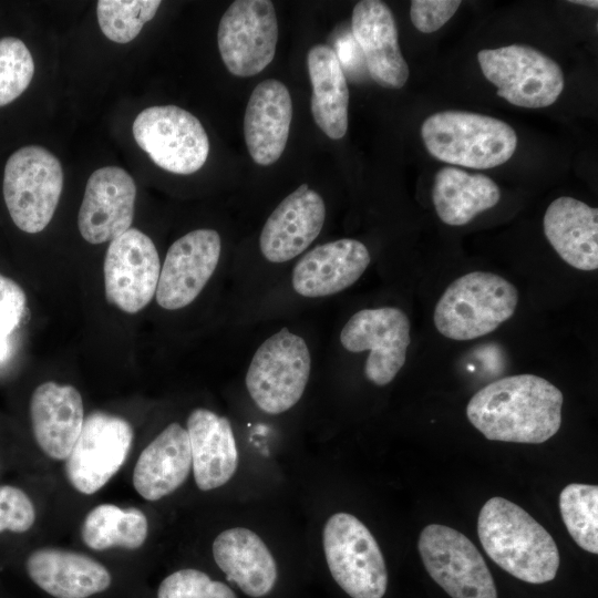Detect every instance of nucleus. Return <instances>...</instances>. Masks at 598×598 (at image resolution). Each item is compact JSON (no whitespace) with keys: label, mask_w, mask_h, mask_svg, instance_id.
<instances>
[{"label":"nucleus","mask_w":598,"mask_h":598,"mask_svg":"<svg viewBox=\"0 0 598 598\" xmlns=\"http://www.w3.org/2000/svg\"><path fill=\"white\" fill-rule=\"evenodd\" d=\"M561 391L534 374L498 379L468 401L466 415L487 440L540 444L561 424Z\"/></svg>","instance_id":"1"},{"label":"nucleus","mask_w":598,"mask_h":598,"mask_svg":"<svg viewBox=\"0 0 598 598\" xmlns=\"http://www.w3.org/2000/svg\"><path fill=\"white\" fill-rule=\"evenodd\" d=\"M477 535L488 557L515 578L529 584L553 580L559 567L550 534L517 504L489 498L477 518Z\"/></svg>","instance_id":"2"},{"label":"nucleus","mask_w":598,"mask_h":598,"mask_svg":"<svg viewBox=\"0 0 598 598\" xmlns=\"http://www.w3.org/2000/svg\"><path fill=\"white\" fill-rule=\"evenodd\" d=\"M421 136L427 152L454 165L487 169L507 162L517 136L502 120L464 111H442L424 120Z\"/></svg>","instance_id":"3"},{"label":"nucleus","mask_w":598,"mask_h":598,"mask_svg":"<svg viewBox=\"0 0 598 598\" xmlns=\"http://www.w3.org/2000/svg\"><path fill=\"white\" fill-rule=\"evenodd\" d=\"M516 287L486 271L468 272L450 283L437 301L433 321L437 331L453 340H473L495 331L514 316Z\"/></svg>","instance_id":"4"},{"label":"nucleus","mask_w":598,"mask_h":598,"mask_svg":"<svg viewBox=\"0 0 598 598\" xmlns=\"http://www.w3.org/2000/svg\"><path fill=\"white\" fill-rule=\"evenodd\" d=\"M62 188L61 163L47 148L23 146L8 158L3 197L13 223L22 231L37 234L49 225Z\"/></svg>","instance_id":"5"},{"label":"nucleus","mask_w":598,"mask_h":598,"mask_svg":"<svg viewBox=\"0 0 598 598\" xmlns=\"http://www.w3.org/2000/svg\"><path fill=\"white\" fill-rule=\"evenodd\" d=\"M310 369L305 339L285 327L256 350L246 373V388L260 410L280 414L301 399Z\"/></svg>","instance_id":"6"},{"label":"nucleus","mask_w":598,"mask_h":598,"mask_svg":"<svg viewBox=\"0 0 598 598\" xmlns=\"http://www.w3.org/2000/svg\"><path fill=\"white\" fill-rule=\"evenodd\" d=\"M323 550L332 578L351 598H382L388 570L381 549L355 516L336 513L324 524Z\"/></svg>","instance_id":"7"},{"label":"nucleus","mask_w":598,"mask_h":598,"mask_svg":"<svg viewBox=\"0 0 598 598\" xmlns=\"http://www.w3.org/2000/svg\"><path fill=\"white\" fill-rule=\"evenodd\" d=\"M477 60L484 76L497 87V95L513 105L546 107L564 90L560 66L535 48L512 44L484 49L477 53Z\"/></svg>","instance_id":"8"},{"label":"nucleus","mask_w":598,"mask_h":598,"mask_svg":"<svg viewBox=\"0 0 598 598\" xmlns=\"http://www.w3.org/2000/svg\"><path fill=\"white\" fill-rule=\"evenodd\" d=\"M133 135L157 166L174 174L197 172L209 154L208 136L199 120L176 105L143 110L134 120Z\"/></svg>","instance_id":"9"},{"label":"nucleus","mask_w":598,"mask_h":598,"mask_svg":"<svg viewBox=\"0 0 598 598\" xmlns=\"http://www.w3.org/2000/svg\"><path fill=\"white\" fill-rule=\"evenodd\" d=\"M417 548L427 574L452 598H497L485 559L461 532L430 524L421 532Z\"/></svg>","instance_id":"10"},{"label":"nucleus","mask_w":598,"mask_h":598,"mask_svg":"<svg viewBox=\"0 0 598 598\" xmlns=\"http://www.w3.org/2000/svg\"><path fill=\"white\" fill-rule=\"evenodd\" d=\"M278 33L271 1H234L217 31L219 53L227 70L240 78L260 73L274 60Z\"/></svg>","instance_id":"11"},{"label":"nucleus","mask_w":598,"mask_h":598,"mask_svg":"<svg viewBox=\"0 0 598 598\" xmlns=\"http://www.w3.org/2000/svg\"><path fill=\"white\" fill-rule=\"evenodd\" d=\"M133 442V429L123 417L92 412L65 458V473L72 486L82 494L102 488L120 470Z\"/></svg>","instance_id":"12"},{"label":"nucleus","mask_w":598,"mask_h":598,"mask_svg":"<svg viewBox=\"0 0 598 598\" xmlns=\"http://www.w3.org/2000/svg\"><path fill=\"white\" fill-rule=\"evenodd\" d=\"M350 352L369 350L364 373L375 385L389 384L402 369L410 346V320L399 308L362 309L347 321L340 333Z\"/></svg>","instance_id":"13"},{"label":"nucleus","mask_w":598,"mask_h":598,"mask_svg":"<svg viewBox=\"0 0 598 598\" xmlns=\"http://www.w3.org/2000/svg\"><path fill=\"white\" fill-rule=\"evenodd\" d=\"M103 272L106 300L127 313L141 311L155 296L161 274L153 240L130 228L110 241Z\"/></svg>","instance_id":"14"},{"label":"nucleus","mask_w":598,"mask_h":598,"mask_svg":"<svg viewBox=\"0 0 598 598\" xmlns=\"http://www.w3.org/2000/svg\"><path fill=\"white\" fill-rule=\"evenodd\" d=\"M220 250V236L209 228L195 229L174 241L161 268L157 303L166 310L192 303L213 276Z\"/></svg>","instance_id":"15"},{"label":"nucleus","mask_w":598,"mask_h":598,"mask_svg":"<svg viewBox=\"0 0 598 598\" xmlns=\"http://www.w3.org/2000/svg\"><path fill=\"white\" fill-rule=\"evenodd\" d=\"M135 199V182L123 168L105 166L93 172L78 215L81 236L97 245L124 234L133 221Z\"/></svg>","instance_id":"16"},{"label":"nucleus","mask_w":598,"mask_h":598,"mask_svg":"<svg viewBox=\"0 0 598 598\" xmlns=\"http://www.w3.org/2000/svg\"><path fill=\"white\" fill-rule=\"evenodd\" d=\"M326 220L322 197L302 184L275 208L259 237L262 256L270 262H286L303 252L318 237Z\"/></svg>","instance_id":"17"},{"label":"nucleus","mask_w":598,"mask_h":598,"mask_svg":"<svg viewBox=\"0 0 598 598\" xmlns=\"http://www.w3.org/2000/svg\"><path fill=\"white\" fill-rule=\"evenodd\" d=\"M351 28L370 76L383 87H403L409 79V66L400 50L390 8L379 0L359 1L352 11Z\"/></svg>","instance_id":"18"},{"label":"nucleus","mask_w":598,"mask_h":598,"mask_svg":"<svg viewBox=\"0 0 598 598\" xmlns=\"http://www.w3.org/2000/svg\"><path fill=\"white\" fill-rule=\"evenodd\" d=\"M370 261L364 244L352 238L319 245L295 265L292 288L307 298L338 293L359 280Z\"/></svg>","instance_id":"19"},{"label":"nucleus","mask_w":598,"mask_h":598,"mask_svg":"<svg viewBox=\"0 0 598 598\" xmlns=\"http://www.w3.org/2000/svg\"><path fill=\"white\" fill-rule=\"evenodd\" d=\"M30 417L41 450L53 460H65L83 426L82 396L72 385L44 382L32 393Z\"/></svg>","instance_id":"20"},{"label":"nucleus","mask_w":598,"mask_h":598,"mask_svg":"<svg viewBox=\"0 0 598 598\" xmlns=\"http://www.w3.org/2000/svg\"><path fill=\"white\" fill-rule=\"evenodd\" d=\"M292 118L287 86L275 79L260 82L250 94L244 117V136L255 163L274 164L285 151Z\"/></svg>","instance_id":"21"},{"label":"nucleus","mask_w":598,"mask_h":598,"mask_svg":"<svg viewBox=\"0 0 598 598\" xmlns=\"http://www.w3.org/2000/svg\"><path fill=\"white\" fill-rule=\"evenodd\" d=\"M186 431L197 487L210 491L226 484L238 465V450L229 420L198 408L189 414Z\"/></svg>","instance_id":"22"},{"label":"nucleus","mask_w":598,"mask_h":598,"mask_svg":"<svg viewBox=\"0 0 598 598\" xmlns=\"http://www.w3.org/2000/svg\"><path fill=\"white\" fill-rule=\"evenodd\" d=\"M29 577L55 598H87L106 590L110 571L87 555L56 549L34 550L27 559Z\"/></svg>","instance_id":"23"},{"label":"nucleus","mask_w":598,"mask_h":598,"mask_svg":"<svg viewBox=\"0 0 598 598\" xmlns=\"http://www.w3.org/2000/svg\"><path fill=\"white\" fill-rule=\"evenodd\" d=\"M543 226L547 240L565 262L582 271L597 270V208L563 196L549 204Z\"/></svg>","instance_id":"24"},{"label":"nucleus","mask_w":598,"mask_h":598,"mask_svg":"<svg viewBox=\"0 0 598 598\" xmlns=\"http://www.w3.org/2000/svg\"><path fill=\"white\" fill-rule=\"evenodd\" d=\"M215 563L227 579L249 597L268 595L277 580V565L269 548L252 530L234 527L221 532L213 543Z\"/></svg>","instance_id":"25"},{"label":"nucleus","mask_w":598,"mask_h":598,"mask_svg":"<svg viewBox=\"0 0 598 598\" xmlns=\"http://www.w3.org/2000/svg\"><path fill=\"white\" fill-rule=\"evenodd\" d=\"M190 468L188 433L178 423H171L141 453L133 485L145 499L157 501L177 489Z\"/></svg>","instance_id":"26"},{"label":"nucleus","mask_w":598,"mask_h":598,"mask_svg":"<svg viewBox=\"0 0 598 598\" xmlns=\"http://www.w3.org/2000/svg\"><path fill=\"white\" fill-rule=\"evenodd\" d=\"M311 82V114L318 127L331 140L348 130L349 89L336 51L327 44L313 45L307 55Z\"/></svg>","instance_id":"27"},{"label":"nucleus","mask_w":598,"mask_h":598,"mask_svg":"<svg viewBox=\"0 0 598 598\" xmlns=\"http://www.w3.org/2000/svg\"><path fill=\"white\" fill-rule=\"evenodd\" d=\"M501 198L496 183L484 174H470L454 166L442 167L434 177L432 200L439 218L463 226L494 207Z\"/></svg>","instance_id":"28"},{"label":"nucleus","mask_w":598,"mask_h":598,"mask_svg":"<svg viewBox=\"0 0 598 598\" xmlns=\"http://www.w3.org/2000/svg\"><path fill=\"white\" fill-rule=\"evenodd\" d=\"M147 529V518L141 509L101 504L86 515L82 538L84 544L94 550L115 546L136 549L144 544Z\"/></svg>","instance_id":"29"},{"label":"nucleus","mask_w":598,"mask_h":598,"mask_svg":"<svg viewBox=\"0 0 598 598\" xmlns=\"http://www.w3.org/2000/svg\"><path fill=\"white\" fill-rule=\"evenodd\" d=\"M564 524L576 544L591 554L598 553V487L573 483L559 495Z\"/></svg>","instance_id":"30"},{"label":"nucleus","mask_w":598,"mask_h":598,"mask_svg":"<svg viewBox=\"0 0 598 598\" xmlns=\"http://www.w3.org/2000/svg\"><path fill=\"white\" fill-rule=\"evenodd\" d=\"M159 0H100L96 6L99 25L113 42L127 43L156 14Z\"/></svg>","instance_id":"31"},{"label":"nucleus","mask_w":598,"mask_h":598,"mask_svg":"<svg viewBox=\"0 0 598 598\" xmlns=\"http://www.w3.org/2000/svg\"><path fill=\"white\" fill-rule=\"evenodd\" d=\"M34 73L32 55L18 38L0 39V107L18 99Z\"/></svg>","instance_id":"32"},{"label":"nucleus","mask_w":598,"mask_h":598,"mask_svg":"<svg viewBox=\"0 0 598 598\" xmlns=\"http://www.w3.org/2000/svg\"><path fill=\"white\" fill-rule=\"evenodd\" d=\"M157 598H237L224 582L213 580L207 574L193 569H179L167 576L159 585Z\"/></svg>","instance_id":"33"},{"label":"nucleus","mask_w":598,"mask_h":598,"mask_svg":"<svg viewBox=\"0 0 598 598\" xmlns=\"http://www.w3.org/2000/svg\"><path fill=\"white\" fill-rule=\"evenodd\" d=\"M35 520V511L29 496L20 488L0 486V533H24Z\"/></svg>","instance_id":"34"},{"label":"nucleus","mask_w":598,"mask_h":598,"mask_svg":"<svg viewBox=\"0 0 598 598\" xmlns=\"http://www.w3.org/2000/svg\"><path fill=\"white\" fill-rule=\"evenodd\" d=\"M460 6V0H413L410 18L419 31L432 33L450 20Z\"/></svg>","instance_id":"35"},{"label":"nucleus","mask_w":598,"mask_h":598,"mask_svg":"<svg viewBox=\"0 0 598 598\" xmlns=\"http://www.w3.org/2000/svg\"><path fill=\"white\" fill-rule=\"evenodd\" d=\"M23 289L0 274V339H7L20 324L27 309Z\"/></svg>","instance_id":"36"},{"label":"nucleus","mask_w":598,"mask_h":598,"mask_svg":"<svg viewBox=\"0 0 598 598\" xmlns=\"http://www.w3.org/2000/svg\"><path fill=\"white\" fill-rule=\"evenodd\" d=\"M570 2L576 3V4L586 6V7H590V8H595V9L598 7V2L596 0H573Z\"/></svg>","instance_id":"37"},{"label":"nucleus","mask_w":598,"mask_h":598,"mask_svg":"<svg viewBox=\"0 0 598 598\" xmlns=\"http://www.w3.org/2000/svg\"><path fill=\"white\" fill-rule=\"evenodd\" d=\"M8 352L7 339H0V361L6 357Z\"/></svg>","instance_id":"38"}]
</instances>
